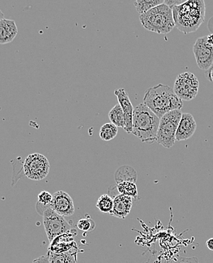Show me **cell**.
<instances>
[{"label":"cell","instance_id":"obj_15","mask_svg":"<svg viewBox=\"0 0 213 263\" xmlns=\"http://www.w3.org/2000/svg\"><path fill=\"white\" fill-rule=\"evenodd\" d=\"M18 30L15 21L6 18L0 21V44L12 42Z\"/></svg>","mask_w":213,"mask_h":263},{"label":"cell","instance_id":"obj_28","mask_svg":"<svg viewBox=\"0 0 213 263\" xmlns=\"http://www.w3.org/2000/svg\"><path fill=\"white\" fill-rule=\"evenodd\" d=\"M206 40H207L208 44L213 47V33H212V34L209 35V36H206Z\"/></svg>","mask_w":213,"mask_h":263},{"label":"cell","instance_id":"obj_17","mask_svg":"<svg viewBox=\"0 0 213 263\" xmlns=\"http://www.w3.org/2000/svg\"><path fill=\"white\" fill-rule=\"evenodd\" d=\"M164 3V0H138L134 6L140 15L146 13L148 11Z\"/></svg>","mask_w":213,"mask_h":263},{"label":"cell","instance_id":"obj_26","mask_svg":"<svg viewBox=\"0 0 213 263\" xmlns=\"http://www.w3.org/2000/svg\"><path fill=\"white\" fill-rule=\"evenodd\" d=\"M206 76L208 80H209V81H212L213 83V66L209 71H206Z\"/></svg>","mask_w":213,"mask_h":263},{"label":"cell","instance_id":"obj_5","mask_svg":"<svg viewBox=\"0 0 213 263\" xmlns=\"http://www.w3.org/2000/svg\"><path fill=\"white\" fill-rule=\"evenodd\" d=\"M36 210L44 218V226L49 242L63 234L71 232V227L64 217L52 210L49 205H43L36 202Z\"/></svg>","mask_w":213,"mask_h":263},{"label":"cell","instance_id":"obj_8","mask_svg":"<svg viewBox=\"0 0 213 263\" xmlns=\"http://www.w3.org/2000/svg\"><path fill=\"white\" fill-rule=\"evenodd\" d=\"M200 83L195 74L190 72L181 73L176 78L174 92L182 101H190L198 94Z\"/></svg>","mask_w":213,"mask_h":263},{"label":"cell","instance_id":"obj_24","mask_svg":"<svg viewBox=\"0 0 213 263\" xmlns=\"http://www.w3.org/2000/svg\"><path fill=\"white\" fill-rule=\"evenodd\" d=\"M184 3H185V1H181V0H165L164 1V4L171 8V9L175 6H181V4Z\"/></svg>","mask_w":213,"mask_h":263},{"label":"cell","instance_id":"obj_23","mask_svg":"<svg viewBox=\"0 0 213 263\" xmlns=\"http://www.w3.org/2000/svg\"><path fill=\"white\" fill-rule=\"evenodd\" d=\"M165 263H200L197 257H179L173 258L169 260L165 261Z\"/></svg>","mask_w":213,"mask_h":263},{"label":"cell","instance_id":"obj_2","mask_svg":"<svg viewBox=\"0 0 213 263\" xmlns=\"http://www.w3.org/2000/svg\"><path fill=\"white\" fill-rule=\"evenodd\" d=\"M175 23L179 31L184 33L195 32L204 22L206 6L204 1L192 0L172 9Z\"/></svg>","mask_w":213,"mask_h":263},{"label":"cell","instance_id":"obj_4","mask_svg":"<svg viewBox=\"0 0 213 263\" xmlns=\"http://www.w3.org/2000/svg\"><path fill=\"white\" fill-rule=\"evenodd\" d=\"M139 18L145 29L159 34H167L176 27L172 9L164 3L140 15Z\"/></svg>","mask_w":213,"mask_h":263},{"label":"cell","instance_id":"obj_1","mask_svg":"<svg viewBox=\"0 0 213 263\" xmlns=\"http://www.w3.org/2000/svg\"><path fill=\"white\" fill-rule=\"evenodd\" d=\"M143 103L160 119L173 110H181L183 101L168 86L160 84L146 90Z\"/></svg>","mask_w":213,"mask_h":263},{"label":"cell","instance_id":"obj_27","mask_svg":"<svg viewBox=\"0 0 213 263\" xmlns=\"http://www.w3.org/2000/svg\"><path fill=\"white\" fill-rule=\"evenodd\" d=\"M206 246H207V248L209 249V250L213 251V237L209 239V240L206 241Z\"/></svg>","mask_w":213,"mask_h":263},{"label":"cell","instance_id":"obj_10","mask_svg":"<svg viewBox=\"0 0 213 263\" xmlns=\"http://www.w3.org/2000/svg\"><path fill=\"white\" fill-rule=\"evenodd\" d=\"M49 207L60 216H71L74 213V205L69 194L63 191H57L52 195Z\"/></svg>","mask_w":213,"mask_h":263},{"label":"cell","instance_id":"obj_21","mask_svg":"<svg viewBox=\"0 0 213 263\" xmlns=\"http://www.w3.org/2000/svg\"><path fill=\"white\" fill-rule=\"evenodd\" d=\"M78 228L83 232H92L96 228V224L91 218H82L78 222Z\"/></svg>","mask_w":213,"mask_h":263},{"label":"cell","instance_id":"obj_29","mask_svg":"<svg viewBox=\"0 0 213 263\" xmlns=\"http://www.w3.org/2000/svg\"><path fill=\"white\" fill-rule=\"evenodd\" d=\"M3 19H4V14L0 10V21L3 20Z\"/></svg>","mask_w":213,"mask_h":263},{"label":"cell","instance_id":"obj_6","mask_svg":"<svg viewBox=\"0 0 213 263\" xmlns=\"http://www.w3.org/2000/svg\"><path fill=\"white\" fill-rule=\"evenodd\" d=\"M182 114L181 110H173L160 119L157 135V142L159 144L167 149L174 146L176 141V132Z\"/></svg>","mask_w":213,"mask_h":263},{"label":"cell","instance_id":"obj_11","mask_svg":"<svg viewBox=\"0 0 213 263\" xmlns=\"http://www.w3.org/2000/svg\"><path fill=\"white\" fill-rule=\"evenodd\" d=\"M115 95L118 101L122 106L125 116V127L124 130L128 134H132L133 130V114L134 108L133 107L129 96L124 88L117 89L115 90Z\"/></svg>","mask_w":213,"mask_h":263},{"label":"cell","instance_id":"obj_16","mask_svg":"<svg viewBox=\"0 0 213 263\" xmlns=\"http://www.w3.org/2000/svg\"><path fill=\"white\" fill-rule=\"evenodd\" d=\"M109 120L111 123L115 124L117 127H122L125 128V116L123 109L119 103L116 104L109 113Z\"/></svg>","mask_w":213,"mask_h":263},{"label":"cell","instance_id":"obj_9","mask_svg":"<svg viewBox=\"0 0 213 263\" xmlns=\"http://www.w3.org/2000/svg\"><path fill=\"white\" fill-rule=\"evenodd\" d=\"M193 51L199 68L209 71L213 65V47L208 44L206 36L197 40Z\"/></svg>","mask_w":213,"mask_h":263},{"label":"cell","instance_id":"obj_31","mask_svg":"<svg viewBox=\"0 0 213 263\" xmlns=\"http://www.w3.org/2000/svg\"><path fill=\"white\" fill-rule=\"evenodd\" d=\"M212 66H213V65H212Z\"/></svg>","mask_w":213,"mask_h":263},{"label":"cell","instance_id":"obj_20","mask_svg":"<svg viewBox=\"0 0 213 263\" xmlns=\"http://www.w3.org/2000/svg\"><path fill=\"white\" fill-rule=\"evenodd\" d=\"M113 199L108 195V194H103L100 198L98 199L96 202V207L103 213H110L113 209Z\"/></svg>","mask_w":213,"mask_h":263},{"label":"cell","instance_id":"obj_13","mask_svg":"<svg viewBox=\"0 0 213 263\" xmlns=\"http://www.w3.org/2000/svg\"><path fill=\"white\" fill-rule=\"evenodd\" d=\"M197 130V122L195 118L190 113H183L179 127L176 132V140H188L195 135Z\"/></svg>","mask_w":213,"mask_h":263},{"label":"cell","instance_id":"obj_30","mask_svg":"<svg viewBox=\"0 0 213 263\" xmlns=\"http://www.w3.org/2000/svg\"><path fill=\"white\" fill-rule=\"evenodd\" d=\"M211 30V31L213 32V25H212V29H210Z\"/></svg>","mask_w":213,"mask_h":263},{"label":"cell","instance_id":"obj_7","mask_svg":"<svg viewBox=\"0 0 213 263\" xmlns=\"http://www.w3.org/2000/svg\"><path fill=\"white\" fill-rule=\"evenodd\" d=\"M50 165L47 158L41 154L28 156L24 162V172L27 178L33 181L44 179L49 174Z\"/></svg>","mask_w":213,"mask_h":263},{"label":"cell","instance_id":"obj_25","mask_svg":"<svg viewBox=\"0 0 213 263\" xmlns=\"http://www.w3.org/2000/svg\"><path fill=\"white\" fill-rule=\"evenodd\" d=\"M33 263H49L48 256H41L37 259H35Z\"/></svg>","mask_w":213,"mask_h":263},{"label":"cell","instance_id":"obj_12","mask_svg":"<svg viewBox=\"0 0 213 263\" xmlns=\"http://www.w3.org/2000/svg\"><path fill=\"white\" fill-rule=\"evenodd\" d=\"M78 246L74 240L72 233L63 234L55 237L50 243L49 251L55 254L68 253L73 250H77Z\"/></svg>","mask_w":213,"mask_h":263},{"label":"cell","instance_id":"obj_22","mask_svg":"<svg viewBox=\"0 0 213 263\" xmlns=\"http://www.w3.org/2000/svg\"><path fill=\"white\" fill-rule=\"evenodd\" d=\"M52 200V195L48 191H44L38 195V202L43 205H49Z\"/></svg>","mask_w":213,"mask_h":263},{"label":"cell","instance_id":"obj_19","mask_svg":"<svg viewBox=\"0 0 213 263\" xmlns=\"http://www.w3.org/2000/svg\"><path fill=\"white\" fill-rule=\"evenodd\" d=\"M118 127L112 123H106L102 126L100 130V137L104 141L113 140L117 136Z\"/></svg>","mask_w":213,"mask_h":263},{"label":"cell","instance_id":"obj_3","mask_svg":"<svg viewBox=\"0 0 213 263\" xmlns=\"http://www.w3.org/2000/svg\"><path fill=\"white\" fill-rule=\"evenodd\" d=\"M160 123V118L144 103H140L133 110L132 134L143 143H152L157 141Z\"/></svg>","mask_w":213,"mask_h":263},{"label":"cell","instance_id":"obj_14","mask_svg":"<svg viewBox=\"0 0 213 263\" xmlns=\"http://www.w3.org/2000/svg\"><path fill=\"white\" fill-rule=\"evenodd\" d=\"M113 209L110 213L111 216L122 219L126 218L131 213L133 198L123 194H119L113 199Z\"/></svg>","mask_w":213,"mask_h":263},{"label":"cell","instance_id":"obj_18","mask_svg":"<svg viewBox=\"0 0 213 263\" xmlns=\"http://www.w3.org/2000/svg\"><path fill=\"white\" fill-rule=\"evenodd\" d=\"M117 190L120 194L128 196L132 198H137L138 195V187L136 183L131 181H125L117 184Z\"/></svg>","mask_w":213,"mask_h":263}]
</instances>
